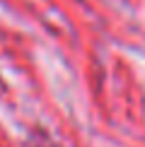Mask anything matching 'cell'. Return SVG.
I'll use <instances>...</instances> for the list:
<instances>
[]
</instances>
